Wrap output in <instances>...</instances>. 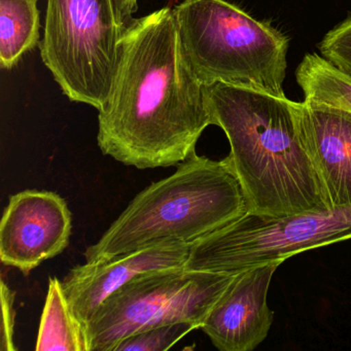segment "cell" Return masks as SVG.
Returning <instances> with one entry per match:
<instances>
[{"mask_svg": "<svg viewBox=\"0 0 351 351\" xmlns=\"http://www.w3.org/2000/svg\"><path fill=\"white\" fill-rule=\"evenodd\" d=\"M98 112V147L124 165L171 167L196 152L213 123L205 86L184 53L173 8L127 25L110 93Z\"/></svg>", "mask_w": 351, "mask_h": 351, "instance_id": "obj_1", "label": "cell"}, {"mask_svg": "<svg viewBox=\"0 0 351 351\" xmlns=\"http://www.w3.org/2000/svg\"><path fill=\"white\" fill-rule=\"evenodd\" d=\"M211 123L229 141L226 157L248 213L287 217L332 210L300 132L295 102L226 84L205 86Z\"/></svg>", "mask_w": 351, "mask_h": 351, "instance_id": "obj_2", "label": "cell"}, {"mask_svg": "<svg viewBox=\"0 0 351 351\" xmlns=\"http://www.w3.org/2000/svg\"><path fill=\"white\" fill-rule=\"evenodd\" d=\"M247 213L245 195L227 159L215 161L195 152L171 176L137 194L84 256L95 263L163 244L192 245Z\"/></svg>", "mask_w": 351, "mask_h": 351, "instance_id": "obj_3", "label": "cell"}, {"mask_svg": "<svg viewBox=\"0 0 351 351\" xmlns=\"http://www.w3.org/2000/svg\"><path fill=\"white\" fill-rule=\"evenodd\" d=\"M173 11L184 53L203 85L287 97L285 34L226 0H182Z\"/></svg>", "mask_w": 351, "mask_h": 351, "instance_id": "obj_4", "label": "cell"}, {"mask_svg": "<svg viewBox=\"0 0 351 351\" xmlns=\"http://www.w3.org/2000/svg\"><path fill=\"white\" fill-rule=\"evenodd\" d=\"M126 27L114 0H47L40 56L71 101L104 106Z\"/></svg>", "mask_w": 351, "mask_h": 351, "instance_id": "obj_5", "label": "cell"}, {"mask_svg": "<svg viewBox=\"0 0 351 351\" xmlns=\"http://www.w3.org/2000/svg\"><path fill=\"white\" fill-rule=\"evenodd\" d=\"M236 274L182 267L143 273L110 295L85 324L89 351H114L153 326L192 322L201 328Z\"/></svg>", "mask_w": 351, "mask_h": 351, "instance_id": "obj_6", "label": "cell"}, {"mask_svg": "<svg viewBox=\"0 0 351 351\" xmlns=\"http://www.w3.org/2000/svg\"><path fill=\"white\" fill-rule=\"evenodd\" d=\"M351 239V205L287 217L247 215L192 244L184 268L237 274Z\"/></svg>", "mask_w": 351, "mask_h": 351, "instance_id": "obj_7", "label": "cell"}, {"mask_svg": "<svg viewBox=\"0 0 351 351\" xmlns=\"http://www.w3.org/2000/svg\"><path fill=\"white\" fill-rule=\"evenodd\" d=\"M73 217L64 198L50 191L13 195L0 223V260L27 275L69 246Z\"/></svg>", "mask_w": 351, "mask_h": 351, "instance_id": "obj_8", "label": "cell"}, {"mask_svg": "<svg viewBox=\"0 0 351 351\" xmlns=\"http://www.w3.org/2000/svg\"><path fill=\"white\" fill-rule=\"evenodd\" d=\"M280 263L237 273L211 308L201 330L221 351H252L268 336L274 313L267 303Z\"/></svg>", "mask_w": 351, "mask_h": 351, "instance_id": "obj_9", "label": "cell"}, {"mask_svg": "<svg viewBox=\"0 0 351 351\" xmlns=\"http://www.w3.org/2000/svg\"><path fill=\"white\" fill-rule=\"evenodd\" d=\"M191 246L163 244L75 267L61 280L73 315L85 326L110 295L135 277L151 271L184 266Z\"/></svg>", "mask_w": 351, "mask_h": 351, "instance_id": "obj_10", "label": "cell"}, {"mask_svg": "<svg viewBox=\"0 0 351 351\" xmlns=\"http://www.w3.org/2000/svg\"><path fill=\"white\" fill-rule=\"evenodd\" d=\"M302 138L332 209L351 205V112L295 102Z\"/></svg>", "mask_w": 351, "mask_h": 351, "instance_id": "obj_11", "label": "cell"}, {"mask_svg": "<svg viewBox=\"0 0 351 351\" xmlns=\"http://www.w3.org/2000/svg\"><path fill=\"white\" fill-rule=\"evenodd\" d=\"M36 349L38 351H89L85 326L73 315L62 282L57 277L49 279Z\"/></svg>", "mask_w": 351, "mask_h": 351, "instance_id": "obj_12", "label": "cell"}, {"mask_svg": "<svg viewBox=\"0 0 351 351\" xmlns=\"http://www.w3.org/2000/svg\"><path fill=\"white\" fill-rule=\"evenodd\" d=\"M38 0H0V66L11 71L40 43Z\"/></svg>", "mask_w": 351, "mask_h": 351, "instance_id": "obj_13", "label": "cell"}, {"mask_svg": "<svg viewBox=\"0 0 351 351\" xmlns=\"http://www.w3.org/2000/svg\"><path fill=\"white\" fill-rule=\"evenodd\" d=\"M305 101L351 112V75L317 54H307L295 71Z\"/></svg>", "mask_w": 351, "mask_h": 351, "instance_id": "obj_14", "label": "cell"}, {"mask_svg": "<svg viewBox=\"0 0 351 351\" xmlns=\"http://www.w3.org/2000/svg\"><path fill=\"white\" fill-rule=\"evenodd\" d=\"M199 328L192 322H176L139 330L123 339L114 351H165Z\"/></svg>", "mask_w": 351, "mask_h": 351, "instance_id": "obj_15", "label": "cell"}, {"mask_svg": "<svg viewBox=\"0 0 351 351\" xmlns=\"http://www.w3.org/2000/svg\"><path fill=\"white\" fill-rule=\"evenodd\" d=\"M318 50L324 58L351 75V13L324 36Z\"/></svg>", "mask_w": 351, "mask_h": 351, "instance_id": "obj_16", "label": "cell"}, {"mask_svg": "<svg viewBox=\"0 0 351 351\" xmlns=\"http://www.w3.org/2000/svg\"><path fill=\"white\" fill-rule=\"evenodd\" d=\"M15 291L1 279V340L0 349L3 351H15Z\"/></svg>", "mask_w": 351, "mask_h": 351, "instance_id": "obj_17", "label": "cell"}, {"mask_svg": "<svg viewBox=\"0 0 351 351\" xmlns=\"http://www.w3.org/2000/svg\"><path fill=\"white\" fill-rule=\"evenodd\" d=\"M121 21L128 25L138 9V0H114Z\"/></svg>", "mask_w": 351, "mask_h": 351, "instance_id": "obj_18", "label": "cell"}]
</instances>
